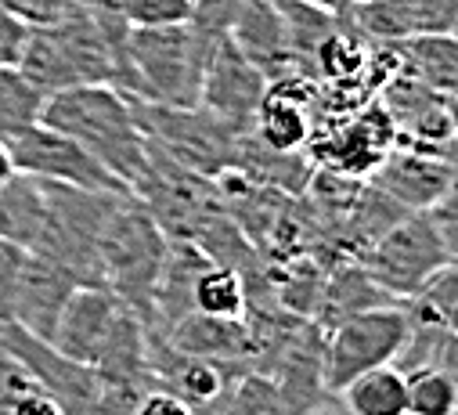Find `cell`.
<instances>
[{"mask_svg": "<svg viewBox=\"0 0 458 415\" xmlns=\"http://www.w3.org/2000/svg\"><path fill=\"white\" fill-rule=\"evenodd\" d=\"M40 123L76 138L105 170L116 174L134 195L152 177L148 141L134 113V97L112 83H76L44 97Z\"/></svg>", "mask_w": 458, "mask_h": 415, "instance_id": "cell-1", "label": "cell"}, {"mask_svg": "<svg viewBox=\"0 0 458 415\" xmlns=\"http://www.w3.org/2000/svg\"><path fill=\"white\" fill-rule=\"evenodd\" d=\"M358 264L394 300L419 292L437 271L454 264V191L433 202L429 210L404 214L361 250Z\"/></svg>", "mask_w": 458, "mask_h": 415, "instance_id": "cell-2", "label": "cell"}, {"mask_svg": "<svg viewBox=\"0 0 458 415\" xmlns=\"http://www.w3.org/2000/svg\"><path fill=\"white\" fill-rule=\"evenodd\" d=\"M166 250L170 235L138 195H127L116 206L98 242L101 285L116 292L131 310H138L145 326L152 322V296L166 264Z\"/></svg>", "mask_w": 458, "mask_h": 415, "instance_id": "cell-3", "label": "cell"}, {"mask_svg": "<svg viewBox=\"0 0 458 415\" xmlns=\"http://www.w3.org/2000/svg\"><path fill=\"white\" fill-rule=\"evenodd\" d=\"M209 47L213 40H206L191 22L131 26V94L159 106H199Z\"/></svg>", "mask_w": 458, "mask_h": 415, "instance_id": "cell-4", "label": "cell"}, {"mask_svg": "<svg viewBox=\"0 0 458 415\" xmlns=\"http://www.w3.org/2000/svg\"><path fill=\"white\" fill-rule=\"evenodd\" d=\"M47 188V221L30 253H40L55 264H62L80 285H101V264H98V242L116 214V206L134 191H87L69 184Z\"/></svg>", "mask_w": 458, "mask_h": 415, "instance_id": "cell-5", "label": "cell"}, {"mask_svg": "<svg viewBox=\"0 0 458 415\" xmlns=\"http://www.w3.org/2000/svg\"><path fill=\"white\" fill-rule=\"evenodd\" d=\"M134 113H138L145 138L177 166H184L199 177H209V181L235 166L242 134L235 127H227L220 116H213L209 109L159 106V101L134 97Z\"/></svg>", "mask_w": 458, "mask_h": 415, "instance_id": "cell-6", "label": "cell"}, {"mask_svg": "<svg viewBox=\"0 0 458 415\" xmlns=\"http://www.w3.org/2000/svg\"><path fill=\"white\" fill-rule=\"evenodd\" d=\"M404 340H408V315L401 303H383L339 318L325 336V361H321L325 394H339L369 368L394 365Z\"/></svg>", "mask_w": 458, "mask_h": 415, "instance_id": "cell-7", "label": "cell"}, {"mask_svg": "<svg viewBox=\"0 0 458 415\" xmlns=\"http://www.w3.org/2000/svg\"><path fill=\"white\" fill-rule=\"evenodd\" d=\"M15 170L33 174L51 184H69V188H87V191H131L116 174L105 170L76 138L47 127V123H30L15 134L4 138Z\"/></svg>", "mask_w": 458, "mask_h": 415, "instance_id": "cell-8", "label": "cell"}, {"mask_svg": "<svg viewBox=\"0 0 458 415\" xmlns=\"http://www.w3.org/2000/svg\"><path fill=\"white\" fill-rule=\"evenodd\" d=\"M264 90H267V76L235 47L232 37L213 40L202 69V90H199L202 109L220 116L239 134H250Z\"/></svg>", "mask_w": 458, "mask_h": 415, "instance_id": "cell-9", "label": "cell"}, {"mask_svg": "<svg viewBox=\"0 0 458 415\" xmlns=\"http://www.w3.org/2000/svg\"><path fill=\"white\" fill-rule=\"evenodd\" d=\"M76 285L80 282L62 264L26 250L19 257L12 282L4 285V292H0V322H19L26 333L51 340L58 310Z\"/></svg>", "mask_w": 458, "mask_h": 415, "instance_id": "cell-10", "label": "cell"}, {"mask_svg": "<svg viewBox=\"0 0 458 415\" xmlns=\"http://www.w3.org/2000/svg\"><path fill=\"white\" fill-rule=\"evenodd\" d=\"M372 184L383 195H390L401 206V210L415 214V210H429L433 202H440L444 195H451L454 170H451V159L426 156V152H415V148L397 145L372 170Z\"/></svg>", "mask_w": 458, "mask_h": 415, "instance_id": "cell-11", "label": "cell"}, {"mask_svg": "<svg viewBox=\"0 0 458 415\" xmlns=\"http://www.w3.org/2000/svg\"><path fill=\"white\" fill-rule=\"evenodd\" d=\"M227 37L267 76V83L282 76H296V72L314 76L310 65L293 55L275 0H239V12H235V22L227 30Z\"/></svg>", "mask_w": 458, "mask_h": 415, "instance_id": "cell-12", "label": "cell"}, {"mask_svg": "<svg viewBox=\"0 0 458 415\" xmlns=\"http://www.w3.org/2000/svg\"><path fill=\"white\" fill-rule=\"evenodd\" d=\"M318 145V156L328 170L343 174V177H361L372 174L379 166V159L394 148V123L390 116L379 109H369L365 116H358L354 123H343L332 134H314L310 138Z\"/></svg>", "mask_w": 458, "mask_h": 415, "instance_id": "cell-13", "label": "cell"}, {"mask_svg": "<svg viewBox=\"0 0 458 415\" xmlns=\"http://www.w3.org/2000/svg\"><path fill=\"white\" fill-rule=\"evenodd\" d=\"M163 336L170 347L184 354L253 365V340H250L246 318H216V315H202V310H188Z\"/></svg>", "mask_w": 458, "mask_h": 415, "instance_id": "cell-14", "label": "cell"}, {"mask_svg": "<svg viewBox=\"0 0 458 415\" xmlns=\"http://www.w3.org/2000/svg\"><path fill=\"white\" fill-rule=\"evenodd\" d=\"M47 221V188L40 177L15 170L0 184V242L33 250Z\"/></svg>", "mask_w": 458, "mask_h": 415, "instance_id": "cell-15", "label": "cell"}, {"mask_svg": "<svg viewBox=\"0 0 458 415\" xmlns=\"http://www.w3.org/2000/svg\"><path fill=\"white\" fill-rule=\"evenodd\" d=\"M397 47H401V72L415 76L433 90L454 94V83H458L454 33H411Z\"/></svg>", "mask_w": 458, "mask_h": 415, "instance_id": "cell-16", "label": "cell"}, {"mask_svg": "<svg viewBox=\"0 0 458 415\" xmlns=\"http://www.w3.org/2000/svg\"><path fill=\"white\" fill-rule=\"evenodd\" d=\"M44 94H55V90H65V87H76L80 83V72L72 69L65 47L58 44V37L44 26V22H33L22 51H19V62H15Z\"/></svg>", "mask_w": 458, "mask_h": 415, "instance_id": "cell-17", "label": "cell"}, {"mask_svg": "<svg viewBox=\"0 0 458 415\" xmlns=\"http://www.w3.org/2000/svg\"><path fill=\"white\" fill-rule=\"evenodd\" d=\"M347 401L351 415H408V397H404V372L397 365H379L361 372L339 390Z\"/></svg>", "mask_w": 458, "mask_h": 415, "instance_id": "cell-18", "label": "cell"}, {"mask_svg": "<svg viewBox=\"0 0 458 415\" xmlns=\"http://www.w3.org/2000/svg\"><path fill=\"white\" fill-rule=\"evenodd\" d=\"M275 8L282 15L293 55L314 72V55L339 33V15L321 4H310V0H275Z\"/></svg>", "mask_w": 458, "mask_h": 415, "instance_id": "cell-19", "label": "cell"}, {"mask_svg": "<svg viewBox=\"0 0 458 415\" xmlns=\"http://www.w3.org/2000/svg\"><path fill=\"white\" fill-rule=\"evenodd\" d=\"M0 415H65L55 394L0 343Z\"/></svg>", "mask_w": 458, "mask_h": 415, "instance_id": "cell-20", "label": "cell"}, {"mask_svg": "<svg viewBox=\"0 0 458 415\" xmlns=\"http://www.w3.org/2000/svg\"><path fill=\"white\" fill-rule=\"evenodd\" d=\"M191 310L216 315V318H246L250 292H246L242 275L235 267H227V264L209 260L191 282Z\"/></svg>", "mask_w": 458, "mask_h": 415, "instance_id": "cell-21", "label": "cell"}, {"mask_svg": "<svg viewBox=\"0 0 458 415\" xmlns=\"http://www.w3.org/2000/svg\"><path fill=\"white\" fill-rule=\"evenodd\" d=\"M401 307L408 315V326L454 329V315H458V275H454V264L437 271L419 292L401 300Z\"/></svg>", "mask_w": 458, "mask_h": 415, "instance_id": "cell-22", "label": "cell"}, {"mask_svg": "<svg viewBox=\"0 0 458 415\" xmlns=\"http://www.w3.org/2000/svg\"><path fill=\"white\" fill-rule=\"evenodd\" d=\"M44 97L47 94L19 65H0V138L37 123Z\"/></svg>", "mask_w": 458, "mask_h": 415, "instance_id": "cell-23", "label": "cell"}, {"mask_svg": "<svg viewBox=\"0 0 458 415\" xmlns=\"http://www.w3.org/2000/svg\"><path fill=\"white\" fill-rule=\"evenodd\" d=\"M404 397H408V415H454L458 408L454 372L429 365L411 368L404 372Z\"/></svg>", "mask_w": 458, "mask_h": 415, "instance_id": "cell-24", "label": "cell"}, {"mask_svg": "<svg viewBox=\"0 0 458 415\" xmlns=\"http://www.w3.org/2000/svg\"><path fill=\"white\" fill-rule=\"evenodd\" d=\"M216 415H289V408H285L278 386L271 383V376L250 368L235 383V390L227 394V401L220 404Z\"/></svg>", "mask_w": 458, "mask_h": 415, "instance_id": "cell-25", "label": "cell"}, {"mask_svg": "<svg viewBox=\"0 0 458 415\" xmlns=\"http://www.w3.org/2000/svg\"><path fill=\"white\" fill-rule=\"evenodd\" d=\"M127 26H174L188 22L191 0H112Z\"/></svg>", "mask_w": 458, "mask_h": 415, "instance_id": "cell-26", "label": "cell"}, {"mask_svg": "<svg viewBox=\"0 0 458 415\" xmlns=\"http://www.w3.org/2000/svg\"><path fill=\"white\" fill-rule=\"evenodd\" d=\"M411 33H454L458 0H408Z\"/></svg>", "mask_w": 458, "mask_h": 415, "instance_id": "cell-27", "label": "cell"}, {"mask_svg": "<svg viewBox=\"0 0 458 415\" xmlns=\"http://www.w3.org/2000/svg\"><path fill=\"white\" fill-rule=\"evenodd\" d=\"M239 12V0H191V15L188 22L206 37V40H220L227 37Z\"/></svg>", "mask_w": 458, "mask_h": 415, "instance_id": "cell-28", "label": "cell"}, {"mask_svg": "<svg viewBox=\"0 0 458 415\" xmlns=\"http://www.w3.org/2000/svg\"><path fill=\"white\" fill-rule=\"evenodd\" d=\"M134 415H195V411H191V404L181 401L174 390L152 383V386H145V394L138 397Z\"/></svg>", "mask_w": 458, "mask_h": 415, "instance_id": "cell-29", "label": "cell"}, {"mask_svg": "<svg viewBox=\"0 0 458 415\" xmlns=\"http://www.w3.org/2000/svg\"><path fill=\"white\" fill-rule=\"evenodd\" d=\"M4 8H12V12H19V15H26L30 22H37V0H0Z\"/></svg>", "mask_w": 458, "mask_h": 415, "instance_id": "cell-30", "label": "cell"}, {"mask_svg": "<svg viewBox=\"0 0 458 415\" xmlns=\"http://www.w3.org/2000/svg\"><path fill=\"white\" fill-rule=\"evenodd\" d=\"M12 174H15V163H12V152H8L4 138H0V184H4Z\"/></svg>", "mask_w": 458, "mask_h": 415, "instance_id": "cell-31", "label": "cell"}, {"mask_svg": "<svg viewBox=\"0 0 458 415\" xmlns=\"http://www.w3.org/2000/svg\"><path fill=\"white\" fill-rule=\"evenodd\" d=\"M310 415H339V411H310Z\"/></svg>", "mask_w": 458, "mask_h": 415, "instance_id": "cell-32", "label": "cell"}]
</instances>
